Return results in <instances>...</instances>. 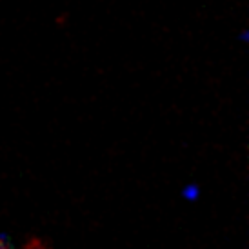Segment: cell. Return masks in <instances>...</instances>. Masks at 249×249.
I'll list each match as a JSON object with an SVG mask.
<instances>
[{
	"label": "cell",
	"instance_id": "1",
	"mask_svg": "<svg viewBox=\"0 0 249 249\" xmlns=\"http://www.w3.org/2000/svg\"><path fill=\"white\" fill-rule=\"evenodd\" d=\"M182 196H184L187 202H196L200 198V187L196 186V184H187V186L182 189Z\"/></svg>",
	"mask_w": 249,
	"mask_h": 249
}]
</instances>
